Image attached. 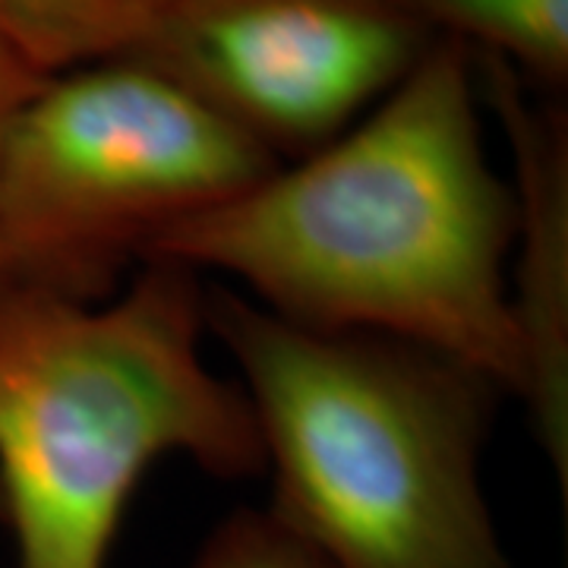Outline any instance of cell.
<instances>
[{
  "mask_svg": "<svg viewBox=\"0 0 568 568\" xmlns=\"http://www.w3.org/2000/svg\"><path fill=\"white\" fill-rule=\"evenodd\" d=\"M515 234L518 200L489 164L470 51L439 36L338 140L178 224L142 263L219 272L287 323L429 347L518 395Z\"/></svg>",
  "mask_w": 568,
  "mask_h": 568,
  "instance_id": "cell-1",
  "label": "cell"
},
{
  "mask_svg": "<svg viewBox=\"0 0 568 568\" xmlns=\"http://www.w3.org/2000/svg\"><path fill=\"white\" fill-rule=\"evenodd\" d=\"M272 467L268 511L335 568H511L480 448L503 388L439 351L320 332L205 287Z\"/></svg>",
  "mask_w": 568,
  "mask_h": 568,
  "instance_id": "cell-2",
  "label": "cell"
},
{
  "mask_svg": "<svg viewBox=\"0 0 568 568\" xmlns=\"http://www.w3.org/2000/svg\"><path fill=\"white\" fill-rule=\"evenodd\" d=\"M205 284L142 263L114 304L0 278V521L17 568H108L142 474H263L246 392L203 361Z\"/></svg>",
  "mask_w": 568,
  "mask_h": 568,
  "instance_id": "cell-3",
  "label": "cell"
},
{
  "mask_svg": "<svg viewBox=\"0 0 568 568\" xmlns=\"http://www.w3.org/2000/svg\"><path fill=\"white\" fill-rule=\"evenodd\" d=\"M278 168L136 58L44 77L0 142V278L102 304L162 234Z\"/></svg>",
  "mask_w": 568,
  "mask_h": 568,
  "instance_id": "cell-4",
  "label": "cell"
},
{
  "mask_svg": "<svg viewBox=\"0 0 568 568\" xmlns=\"http://www.w3.org/2000/svg\"><path fill=\"white\" fill-rule=\"evenodd\" d=\"M436 39L402 0H174L126 58L287 164L351 130Z\"/></svg>",
  "mask_w": 568,
  "mask_h": 568,
  "instance_id": "cell-5",
  "label": "cell"
},
{
  "mask_svg": "<svg viewBox=\"0 0 568 568\" xmlns=\"http://www.w3.org/2000/svg\"><path fill=\"white\" fill-rule=\"evenodd\" d=\"M470 51V48H467ZM477 89L508 130L518 200V268L508 284L521 345V388L559 484L568 480V130L566 114L528 102V80L470 51Z\"/></svg>",
  "mask_w": 568,
  "mask_h": 568,
  "instance_id": "cell-6",
  "label": "cell"
},
{
  "mask_svg": "<svg viewBox=\"0 0 568 568\" xmlns=\"http://www.w3.org/2000/svg\"><path fill=\"white\" fill-rule=\"evenodd\" d=\"M174 0H0V39L41 77L126 58Z\"/></svg>",
  "mask_w": 568,
  "mask_h": 568,
  "instance_id": "cell-7",
  "label": "cell"
},
{
  "mask_svg": "<svg viewBox=\"0 0 568 568\" xmlns=\"http://www.w3.org/2000/svg\"><path fill=\"white\" fill-rule=\"evenodd\" d=\"M410 13L534 85H566L568 0H402Z\"/></svg>",
  "mask_w": 568,
  "mask_h": 568,
  "instance_id": "cell-8",
  "label": "cell"
},
{
  "mask_svg": "<svg viewBox=\"0 0 568 568\" xmlns=\"http://www.w3.org/2000/svg\"><path fill=\"white\" fill-rule=\"evenodd\" d=\"M193 568H335L265 508H241L205 537Z\"/></svg>",
  "mask_w": 568,
  "mask_h": 568,
  "instance_id": "cell-9",
  "label": "cell"
},
{
  "mask_svg": "<svg viewBox=\"0 0 568 568\" xmlns=\"http://www.w3.org/2000/svg\"><path fill=\"white\" fill-rule=\"evenodd\" d=\"M41 82L44 77L39 70H32L7 41L0 39V142H3V133L13 121V114L20 111V104L39 89Z\"/></svg>",
  "mask_w": 568,
  "mask_h": 568,
  "instance_id": "cell-10",
  "label": "cell"
}]
</instances>
